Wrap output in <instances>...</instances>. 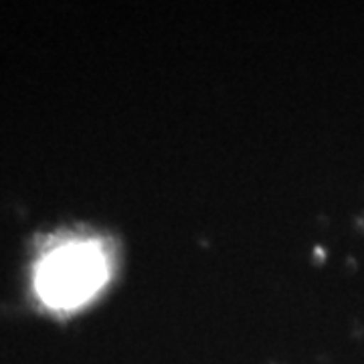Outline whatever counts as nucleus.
<instances>
[{
    "mask_svg": "<svg viewBox=\"0 0 364 364\" xmlns=\"http://www.w3.org/2000/svg\"><path fill=\"white\" fill-rule=\"evenodd\" d=\"M109 277V261L95 241H73L47 253L35 273L39 298L55 310H73L91 299Z\"/></svg>",
    "mask_w": 364,
    "mask_h": 364,
    "instance_id": "1",
    "label": "nucleus"
}]
</instances>
